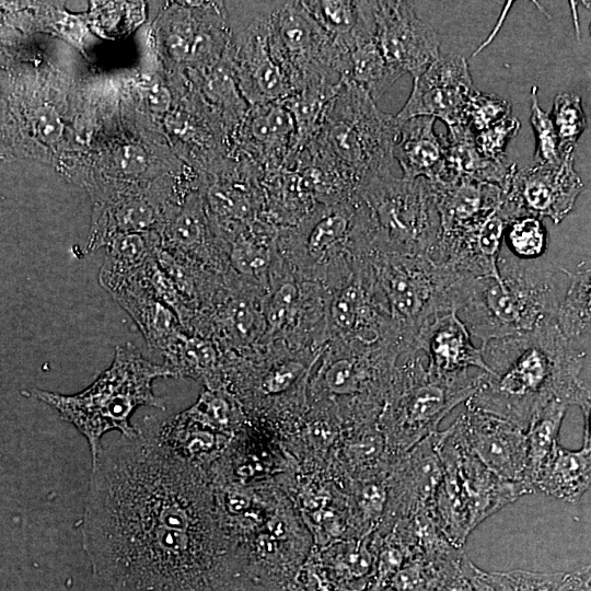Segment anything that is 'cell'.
<instances>
[{
    "mask_svg": "<svg viewBox=\"0 0 591 591\" xmlns=\"http://www.w3.org/2000/svg\"><path fill=\"white\" fill-rule=\"evenodd\" d=\"M82 544L113 591H246L207 471L147 427L92 459Z\"/></svg>",
    "mask_w": 591,
    "mask_h": 591,
    "instance_id": "cell-1",
    "label": "cell"
},
{
    "mask_svg": "<svg viewBox=\"0 0 591 591\" xmlns=\"http://www.w3.org/2000/svg\"><path fill=\"white\" fill-rule=\"evenodd\" d=\"M490 372L465 403L507 419L524 431L554 401L571 405L586 354L575 348L557 320L531 332L482 344Z\"/></svg>",
    "mask_w": 591,
    "mask_h": 591,
    "instance_id": "cell-2",
    "label": "cell"
},
{
    "mask_svg": "<svg viewBox=\"0 0 591 591\" xmlns=\"http://www.w3.org/2000/svg\"><path fill=\"white\" fill-rule=\"evenodd\" d=\"M224 530L248 582L287 591L310 556L313 537L276 482L212 483Z\"/></svg>",
    "mask_w": 591,
    "mask_h": 591,
    "instance_id": "cell-3",
    "label": "cell"
},
{
    "mask_svg": "<svg viewBox=\"0 0 591 591\" xmlns=\"http://www.w3.org/2000/svg\"><path fill=\"white\" fill-rule=\"evenodd\" d=\"M164 376L174 374L165 364L150 362L134 344L126 343L116 347L111 367L83 391L66 395L33 389L28 394L73 425L85 437L94 459L106 432L117 430L129 439L138 436L139 428L130 422L138 407L165 409L163 399L152 389L153 380Z\"/></svg>",
    "mask_w": 591,
    "mask_h": 591,
    "instance_id": "cell-4",
    "label": "cell"
},
{
    "mask_svg": "<svg viewBox=\"0 0 591 591\" xmlns=\"http://www.w3.org/2000/svg\"><path fill=\"white\" fill-rule=\"evenodd\" d=\"M500 277H465L457 314L482 344L557 320L561 300L547 271L500 255Z\"/></svg>",
    "mask_w": 591,
    "mask_h": 591,
    "instance_id": "cell-5",
    "label": "cell"
},
{
    "mask_svg": "<svg viewBox=\"0 0 591 591\" xmlns=\"http://www.w3.org/2000/svg\"><path fill=\"white\" fill-rule=\"evenodd\" d=\"M482 374L437 375L416 352L395 366L378 421L391 455L409 450L438 431L440 421L474 395Z\"/></svg>",
    "mask_w": 591,
    "mask_h": 591,
    "instance_id": "cell-6",
    "label": "cell"
},
{
    "mask_svg": "<svg viewBox=\"0 0 591 591\" xmlns=\"http://www.w3.org/2000/svg\"><path fill=\"white\" fill-rule=\"evenodd\" d=\"M396 123L395 115L380 111L367 91L344 80L312 140L361 185L390 173Z\"/></svg>",
    "mask_w": 591,
    "mask_h": 591,
    "instance_id": "cell-7",
    "label": "cell"
},
{
    "mask_svg": "<svg viewBox=\"0 0 591 591\" xmlns=\"http://www.w3.org/2000/svg\"><path fill=\"white\" fill-rule=\"evenodd\" d=\"M375 285L410 352L419 327L434 314L455 310L464 275L424 255L375 251L368 257Z\"/></svg>",
    "mask_w": 591,
    "mask_h": 591,
    "instance_id": "cell-8",
    "label": "cell"
},
{
    "mask_svg": "<svg viewBox=\"0 0 591 591\" xmlns=\"http://www.w3.org/2000/svg\"><path fill=\"white\" fill-rule=\"evenodd\" d=\"M357 193L371 217L378 251L434 259L442 228L431 182L386 173L366 179Z\"/></svg>",
    "mask_w": 591,
    "mask_h": 591,
    "instance_id": "cell-9",
    "label": "cell"
},
{
    "mask_svg": "<svg viewBox=\"0 0 591 591\" xmlns=\"http://www.w3.org/2000/svg\"><path fill=\"white\" fill-rule=\"evenodd\" d=\"M268 36L273 56L292 92L314 79H346L348 51L314 20L302 1H271Z\"/></svg>",
    "mask_w": 591,
    "mask_h": 591,
    "instance_id": "cell-10",
    "label": "cell"
},
{
    "mask_svg": "<svg viewBox=\"0 0 591 591\" xmlns=\"http://www.w3.org/2000/svg\"><path fill=\"white\" fill-rule=\"evenodd\" d=\"M276 483L297 508L315 547L367 535L356 513L350 482L338 476L331 465L305 468L293 460Z\"/></svg>",
    "mask_w": 591,
    "mask_h": 591,
    "instance_id": "cell-11",
    "label": "cell"
},
{
    "mask_svg": "<svg viewBox=\"0 0 591 591\" xmlns=\"http://www.w3.org/2000/svg\"><path fill=\"white\" fill-rule=\"evenodd\" d=\"M439 452L443 464L440 488L460 502L476 528L484 520L534 490L507 479L487 467L466 445L452 424L440 431Z\"/></svg>",
    "mask_w": 591,
    "mask_h": 591,
    "instance_id": "cell-12",
    "label": "cell"
},
{
    "mask_svg": "<svg viewBox=\"0 0 591 591\" xmlns=\"http://www.w3.org/2000/svg\"><path fill=\"white\" fill-rule=\"evenodd\" d=\"M439 441L438 430L409 450L392 456L386 477L387 502L383 518L374 530L379 535L389 533L401 520L430 512L443 476Z\"/></svg>",
    "mask_w": 591,
    "mask_h": 591,
    "instance_id": "cell-13",
    "label": "cell"
},
{
    "mask_svg": "<svg viewBox=\"0 0 591 591\" xmlns=\"http://www.w3.org/2000/svg\"><path fill=\"white\" fill-rule=\"evenodd\" d=\"M582 190L571 153L558 165L534 164L517 170L503 192L500 210L508 222L528 215L549 218L558 224L572 210Z\"/></svg>",
    "mask_w": 591,
    "mask_h": 591,
    "instance_id": "cell-14",
    "label": "cell"
},
{
    "mask_svg": "<svg viewBox=\"0 0 591 591\" xmlns=\"http://www.w3.org/2000/svg\"><path fill=\"white\" fill-rule=\"evenodd\" d=\"M374 18L379 47L395 69L414 79L440 57V37L413 2L375 1Z\"/></svg>",
    "mask_w": 591,
    "mask_h": 591,
    "instance_id": "cell-15",
    "label": "cell"
},
{
    "mask_svg": "<svg viewBox=\"0 0 591 591\" xmlns=\"http://www.w3.org/2000/svg\"><path fill=\"white\" fill-rule=\"evenodd\" d=\"M477 90L464 57L444 55L413 79L410 94L395 115L398 119L430 116L442 120L447 128L464 124L467 105Z\"/></svg>",
    "mask_w": 591,
    "mask_h": 591,
    "instance_id": "cell-16",
    "label": "cell"
},
{
    "mask_svg": "<svg viewBox=\"0 0 591 591\" xmlns=\"http://www.w3.org/2000/svg\"><path fill=\"white\" fill-rule=\"evenodd\" d=\"M453 425L467 448L487 467L507 479L526 484V434L523 429L468 406Z\"/></svg>",
    "mask_w": 591,
    "mask_h": 591,
    "instance_id": "cell-17",
    "label": "cell"
},
{
    "mask_svg": "<svg viewBox=\"0 0 591 591\" xmlns=\"http://www.w3.org/2000/svg\"><path fill=\"white\" fill-rule=\"evenodd\" d=\"M271 1L254 2V14L240 43L237 72L242 90L253 105L283 101L290 81L275 60L268 36Z\"/></svg>",
    "mask_w": 591,
    "mask_h": 591,
    "instance_id": "cell-18",
    "label": "cell"
},
{
    "mask_svg": "<svg viewBox=\"0 0 591 591\" xmlns=\"http://www.w3.org/2000/svg\"><path fill=\"white\" fill-rule=\"evenodd\" d=\"M471 333L451 310L429 317L418 329L414 351L421 350L428 357V370L441 376L467 373L470 368L489 373L482 346L472 343Z\"/></svg>",
    "mask_w": 591,
    "mask_h": 591,
    "instance_id": "cell-19",
    "label": "cell"
},
{
    "mask_svg": "<svg viewBox=\"0 0 591 591\" xmlns=\"http://www.w3.org/2000/svg\"><path fill=\"white\" fill-rule=\"evenodd\" d=\"M507 224L499 208L465 230L441 236L433 262L468 277H500L498 259Z\"/></svg>",
    "mask_w": 591,
    "mask_h": 591,
    "instance_id": "cell-20",
    "label": "cell"
},
{
    "mask_svg": "<svg viewBox=\"0 0 591 591\" xmlns=\"http://www.w3.org/2000/svg\"><path fill=\"white\" fill-rule=\"evenodd\" d=\"M242 136L263 172L283 167L298 144L296 120L282 101L253 105Z\"/></svg>",
    "mask_w": 591,
    "mask_h": 591,
    "instance_id": "cell-21",
    "label": "cell"
},
{
    "mask_svg": "<svg viewBox=\"0 0 591 591\" xmlns=\"http://www.w3.org/2000/svg\"><path fill=\"white\" fill-rule=\"evenodd\" d=\"M378 542L373 532L360 537L313 546L308 560L334 591H363L373 584Z\"/></svg>",
    "mask_w": 591,
    "mask_h": 591,
    "instance_id": "cell-22",
    "label": "cell"
},
{
    "mask_svg": "<svg viewBox=\"0 0 591 591\" xmlns=\"http://www.w3.org/2000/svg\"><path fill=\"white\" fill-rule=\"evenodd\" d=\"M396 120L393 158L402 169V177L407 179L422 177L431 183H438L445 170L448 142L445 136L436 132V118L396 117Z\"/></svg>",
    "mask_w": 591,
    "mask_h": 591,
    "instance_id": "cell-23",
    "label": "cell"
},
{
    "mask_svg": "<svg viewBox=\"0 0 591 591\" xmlns=\"http://www.w3.org/2000/svg\"><path fill=\"white\" fill-rule=\"evenodd\" d=\"M146 425L161 444L205 471L222 456L234 438L216 429L189 408L161 424L152 420Z\"/></svg>",
    "mask_w": 591,
    "mask_h": 591,
    "instance_id": "cell-24",
    "label": "cell"
},
{
    "mask_svg": "<svg viewBox=\"0 0 591 591\" xmlns=\"http://www.w3.org/2000/svg\"><path fill=\"white\" fill-rule=\"evenodd\" d=\"M392 456L379 424L369 422L343 429L329 464L350 482L383 479Z\"/></svg>",
    "mask_w": 591,
    "mask_h": 591,
    "instance_id": "cell-25",
    "label": "cell"
},
{
    "mask_svg": "<svg viewBox=\"0 0 591 591\" xmlns=\"http://www.w3.org/2000/svg\"><path fill=\"white\" fill-rule=\"evenodd\" d=\"M431 184L441 218V236L485 220L500 208L503 200V190L489 183L463 177L451 184Z\"/></svg>",
    "mask_w": 591,
    "mask_h": 591,
    "instance_id": "cell-26",
    "label": "cell"
},
{
    "mask_svg": "<svg viewBox=\"0 0 591 591\" xmlns=\"http://www.w3.org/2000/svg\"><path fill=\"white\" fill-rule=\"evenodd\" d=\"M112 297L132 317L151 350L163 354L185 331L176 313L148 289L142 273Z\"/></svg>",
    "mask_w": 591,
    "mask_h": 591,
    "instance_id": "cell-27",
    "label": "cell"
},
{
    "mask_svg": "<svg viewBox=\"0 0 591 591\" xmlns=\"http://www.w3.org/2000/svg\"><path fill=\"white\" fill-rule=\"evenodd\" d=\"M280 228L257 218L242 229L230 242L229 262L232 271L245 283L267 288L269 269L280 257Z\"/></svg>",
    "mask_w": 591,
    "mask_h": 591,
    "instance_id": "cell-28",
    "label": "cell"
},
{
    "mask_svg": "<svg viewBox=\"0 0 591 591\" xmlns=\"http://www.w3.org/2000/svg\"><path fill=\"white\" fill-rule=\"evenodd\" d=\"M447 162L442 178L436 184H451L460 178L489 183L506 192L518 170L508 160L495 161L482 155L475 146V135L464 126L448 128Z\"/></svg>",
    "mask_w": 591,
    "mask_h": 591,
    "instance_id": "cell-29",
    "label": "cell"
},
{
    "mask_svg": "<svg viewBox=\"0 0 591 591\" xmlns=\"http://www.w3.org/2000/svg\"><path fill=\"white\" fill-rule=\"evenodd\" d=\"M162 355L174 376L195 379L207 390H222L224 357L213 340L184 331Z\"/></svg>",
    "mask_w": 591,
    "mask_h": 591,
    "instance_id": "cell-30",
    "label": "cell"
},
{
    "mask_svg": "<svg viewBox=\"0 0 591 591\" xmlns=\"http://www.w3.org/2000/svg\"><path fill=\"white\" fill-rule=\"evenodd\" d=\"M314 20L345 49L359 39L375 35V1H302Z\"/></svg>",
    "mask_w": 591,
    "mask_h": 591,
    "instance_id": "cell-31",
    "label": "cell"
},
{
    "mask_svg": "<svg viewBox=\"0 0 591 591\" xmlns=\"http://www.w3.org/2000/svg\"><path fill=\"white\" fill-rule=\"evenodd\" d=\"M590 486L591 451L559 443L534 485L535 490L570 503L578 502Z\"/></svg>",
    "mask_w": 591,
    "mask_h": 591,
    "instance_id": "cell-32",
    "label": "cell"
},
{
    "mask_svg": "<svg viewBox=\"0 0 591 591\" xmlns=\"http://www.w3.org/2000/svg\"><path fill=\"white\" fill-rule=\"evenodd\" d=\"M155 246L141 233L118 234L108 243L99 281L111 294L140 274L154 257Z\"/></svg>",
    "mask_w": 591,
    "mask_h": 591,
    "instance_id": "cell-33",
    "label": "cell"
},
{
    "mask_svg": "<svg viewBox=\"0 0 591 591\" xmlns=\"http://www.w3.org/2000/svg\"><path fill=\"white\" fill-rule=\"evenodd\" d=\"M403 72L392 67L375 36L358 40L348 49L346 79L367 91L376 102Z\"/></svg>",
    "mask_w": 591,
    "mask_h": 591,
    "instance_id": "cell-34",
    "label": "cell"
},
{
    "mask_svg": "<svg viewBox=\"0 0 591 591\" xmlns=\"http://www.w3.org/2000/svg\"><path fill=\"white\" fill-rule=\"evenodd\" d=\"M568 404L554 401L540 410L531 420L526 434L525 483L535 490V482L558 444V433Z\"/></svg>",
    "mask_w": 591,
    "mask_h": 591,
    "instance_id": "cell-35",
    "label": "cell"
},
{
    "mask_svg": "<svg viewBox=\"0 0 591 591\" xmlns=\"http://www.w3.org/2000/svg\"><path fill=\"white\" fill-rule=\"evenodd\" d=\"M567 274L570 283L561 299L557 322L571 339L591 332V268Z\"/></svg>",
    "mask_w": 591,
    "mask_h": 591,
    "instance_id": "cell-36",
    "label": "cell"
},
{
    "mask_svg": "<svg viewBox=\"0 0 591 591\" xmlns=\"http://www.w3.org/2000/svg\"><path fill=\"white\" fill-rule=\"evenodd\" d=\"M549 115L559 140L561 154L565 157L573 153L587 127V116L580 95L573 92L557 94Z\"/></svg>",
    "mask_w": 591,
    "mask_h": 591,
    "instance_id": "cell-37",
    "label": "cell"
},
{
    "mask_svg": "<svg viewBox=\"0 0 591 591\" xmlns=\"http://www.w3.org/2000/svg\"><path fill=\"white\" fill-rule=\"evenodd\" d=\"M503 240L514 257L521 259L538 258L548 246V233L542 219L528 215L508 222Z\"/></svg>",
    "mask_w": 591,
    "mask_h": 591,
    "instance_id": "cell-38",
    "label": "cell"
},
{
    "mask_svg": "<svg viewBox=\"0 0 591 591\" xmlns=\"http://www.w3.org/2000/svg\"><path fill=\"white\" fill-rule=\"evenodd\" d=\"M433 591H491L485 570L475 566L462 548L442 564Z\"/></svg>",
    "mask_w": 591,
    "mask_h": 591,
    "instance_id": "cell-39",
    "label": "cell"
},
{
    "mask_svg": "<svg viewBox=\"0 0 591 591\" xmlns=\"http://www.w3.org/2000/svg\"><path fill=\"white\" fill-rule=\"evenodd\" d=\"M270 294L263 303L266 334L275 335L294 324L299 313L301 293L292 278L277 280L270 286Z\"/></svg>",
    "mask_w": 591,
    "mask_h": 591,
    "instance_id": "cell-40",
    "label": "cell"
},
{
    "mask_svg": "<svg viewBox=\"0 0 591 591\" xmlns=\"http://www.w3.org/2000/svg\"><path fill=\"white\" fill-rule=\"evenodd\" d=\"M456 548L433 558L421 555L409 558L393 576L387 591H433L442 564Z\"/></svg>",
    "mask_w": 591,
    "mask_h": 591,
    "instance_id": "cell-41",
    "label": "cell"
},
{
    "mask_svg": "<svg viewBox=\"0 0 591 591\" xmlns=\"http://www.w3.org/2000/svg\"><path fill=\"white\" fill-rule=\"evenodd\" d=\"M530 121L535 137V164H560L566 155L561 154L549 113L544 112L538 104L537 86L535 85L531 88L530 92Z\"/></svg>",
    "mask_w": 591,
    "mask_h": 591,
    "instance_id": "cell-42",
    "label": "cell"
},
{
    "mask_svg": "<svg viewBox=\"0 0 591 591\" xmlns=\"http://www.w3.org/2000/svg\"><path fill=\"white\" fill-rule=\"evenodd\" d=\"M565 572L485 571L491 591H560Z\"/></svg>",
    "mask_w": 591,
    "mask_h": 591,
    "instance_id": "cell-43",
    "label": "cell"
},
{
    "mask_svg": "<svg viewBox=\"0 0 591 591\" xmlns=\"http://www.w3.org/2000/svg\"><path fill=\"white\" fill-rule=\"evenodd\" d=\"M511 115V104L494 94L476 91L472 96L464 124L475 136Z\"/></svg>",
    "mask_w": 591,
    "mask_h": 591,
    "instance_id": "cell-44",
    "label": "cell"
},
{
    "mask_svg": "<svg viewBox=\"0 0 591 591\" xmlns=\"http://www.w3.org/2000/svg\"><path fill=\"white\" fill-rule=\"evenodd\" d=\"M109 229L118 234L140 233L149 230L157 221L154 207L147 200L136 198L117 204L109 212Z\"/></svg>",
    "mask_w": 591,
    "mask_h": 591,
    "instance_id": "cell-45",
    "label": "cell"
},
{
    "mask_svg": "<svg viewBox=\"0 0 591 591\" xmlns=\"http://www.w3.org/2000/svg\"><path fill=\"white\" fill-rule=\"evenodd\" d=\"M520 128V120L510 115L477 134L475 136L476 149L487 159L495 161L507 160V144L519 132Z\"/></svg>",
    "mask_w": 591,
    "mask_h": 591,
    "instance_id": "cell-46",
    "label": "cell"
},
{
    "mask_svg": "<svg viewBox=\"0 0 591 591\" xmlns=\"http://www.w3.org/2000/svg\"><path fill=\"white\" fill-rule=\"evenodd\" d=\"M147 154L137 144H126L116 150L112 164L118 174L136 175L147 167Z\"/></svg>",
    "mask_w": 591,
    "mask_h": 591,
    "instance_id": "cell-47",
    "label": "cell"
},
{
    "mask_svg": "<svg viewBox=\"0 0 591 591\" xmlns=\"http://www.w3.org/2000/svg\"><path fill=\"white\" fill-rule=\"evenodd\" d=\"M33 126L36 136L45 143L58 141L63 131L59 115L50 106H42L36 111Z\"/></svg>",
    "mask_w": 591,
    "mask_h": 591,
    "instance_id": "cell-48",
    "label": "cell"
},
{
    "mask_svg": "<svg viewBox=\"0 0 591 591\" xmlns=\"http://www.w3.org/2000/svg\"><path fill=\"white\" fill-rule=\"evenodd\" d=\"M571 405H578L584 418V432L582 448L591 451V386L583 381H579L572 398Z\"/></svg>",
    "mask_w": 591,
    "mask_h": 591,
    "instance_id": "cell-49",
    "label": "cell"
},
{
    "mask_svg": "<svg viewBox=\"0 0 591 591\" xmlns=\"http://www.w3.org/2000/svg\"><path fill=\"white\" fill-rule=\"evenodd\" d=\"M560 591H591V565L565 572Z\"/></svg>",
    "mask_w": 591,
    "mask_h": 591,
    "instance_id": "cell-50",
    "label": "cell"
},
{
    "mask_svg": "<svg viewBox=\"0 0 591 591\" xmlns=\"http://www.w3.org/2000/svg\"><path fill=\"white\" fill-rule=\"evenodd\" d=\"M149 107L155 113H164L171 105V94L169 90L161 84H153L147 93Z\"/></svg>",
    "mask_w": 591,
    "mask_h": 591,
    "instance_id": "cell-51",
    "label": "cell"
},
{
    "mask_svg": "<svg viewBox=\"0 0 591 591\" xmlns=\"http://www.w3.org/2000/svg\"><path fill=\"white\" fill-rule=\"evenodd\" d=\"M167 47L172 57L176 60H183L194 55L193 43L177 32L169 36Z\"/></svg>",
    "mask_w": 591,
    "mask_h": 591,
    "instance_id": "cell-52",
    "label": "cell"
},
{
    "mask_svg": "<svg viewBox=\"0 0 591 591\" xmlns=\"http://www.w3.org/2000/svg\"><path fill=\"white\" fill-rule=\"evenodd\" d=\"M57 25L61 32L72 37H78L81 33L79 21L70 15H62L58 20Z\"/></svg>",
    "mask_w": 591,
    "mask_h": 591,
    "instance_id": "cell-53",
    "label": "cell"
},
{
    "mask_svg": "<svg viewBox=\"0 0 591 591\" xmlns=\"http://www.w3.org/2000/svg\"><path fill=\"white\" fill-rule=\"evenodd\" d=\"M582 3H583V5H584L586 8H588V9L591 10V1H582ZM589 30H590V35H591V24H590Z\"/></svg>",
    "mask_w": 591,
    "mask_h": 591,
    "instance_id": "cell-54",
    "label": "cell"
},
{
    "mask_svg": "<svg viewBox=\"0 0 591 591\" xmlns=\"http://www.w3.org/2000/svg\"><path fill=\"white\" fill-rule=\"evenodd\" d=\"M363 591H372V589H371V588H369V589H366V590H363Z\"/></svg>",
    "mask_w": 591,
    "mask_h": 591,
    "instance_id": "cell-55",
    "label": "cell"
}]
</instances>
